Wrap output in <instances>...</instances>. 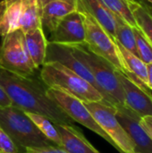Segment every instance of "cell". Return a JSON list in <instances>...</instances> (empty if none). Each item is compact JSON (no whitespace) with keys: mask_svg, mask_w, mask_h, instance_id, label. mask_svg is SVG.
<instances>
[{"mask_svg":"<svg viewBox=\"0 0 152 153\" xmlns=\"http://www.w3.org/2000/svg\"><path fill=\"white\" fill-rule=\"evenodd\" d=\"M0 86L13 106L25 112L43 115L55 125H74L75 122L47 96V87L31 77L11 73L0 66Z\"/></svg>","mask_w":152,"mask_h":153,"instance_id":"obj_1","label":"cell"},{"mask_svg":"<svg viewBox=\"0 0 152 153\" xmlns=\"http://www.w3.org/2000/svg\"><path fill=\"white\" fill-rule=\"evenodd\" d=\"M0 126L11 138L19 153L30 148L55 145L37 128L26 112L15 106L0 108Z\"/></svg>","mask_w":152,"mask_h":153,"instance_id":"obj_2","label":"cell"},{"mask_svg":"<svg viewBox=\"0 0 152 153\" xmlns=\"http://www.w3.org/2000/svg\"><path fill=\"white\" fill-rule=\"evenodd\" d=\"M40 79L47 88L62 90L84 103L105 101L101 93L90 83L59 63H44L40 70Z\"/></svg>","mask_w":152,"mask_h":153,"instance_id":"obj_3","label":"cell"},{"mask_svg":"<svg viewBox=\"0 0 152 153\" xmlns=\"http://www.w3.org/2000/svg\"><path fill=\"white\" fill-rule=\"evenodd\" d=\"M74 54L90 70L104 100L111 105H125V94L116 75V69L85 46H72Z\"/></svg>","mask_w":152,"mask_h":153,"instance_id":"obj_4","label":"cell"},{"mask_svg":"<svg viewBox=\"0 0 152 153\" xmlns=\"http://www.w3.org/2000/svg\"><path fill=\"white\" fill-rule=\"evenodd\" d=\"M76 9L81 13L84 23L85 47L95 55L107 60L116 70L125 73V69L116 40L84 8L80 0H76Z\"/></svg>","mask_w":152,"mask_h":153,"instance_id":"obj_5","label":"cell"},{"mask_svg":"<svg viewBox=\"0 0 152 153\" xmlns=\"http://www.w3.org/2000/svg\"><path fill=\"white\" fill-rule=\"evenodd\" d=\"M0 66L22 76L32 77L36 74L38 69L29 56L22 30L3 37L0 46Z\"/></svg>","mask_w":152,"mask_h":153,"instance_id":"obj_6","label":"cell"},{"mask_svg":"<svg viewBox=\"0 0 152 153\" xmlns=\"http://www.w3.org/2000/svg\"><path fill=\"white\" fill-rule=\"evenodd\" d=\"M85 106L102 130L116 144L118 152L135 153L132 140L116 117V108L114 105L105 101H99L88 102L85 103Z\"/></svg>","mask_w":152,"mask_h":153,"instance_id":"obj_7","label":"cell"},{"mask_svg":"<svg viewBox=\"0 0 152 153\" xmlns=\"http://www.w3.org/2000/svg\"><path fill=\"white\" fill-rule=\"evenodd\" d=\"M46 91L47 96L74 122H77L87 127L88 129L91 130L117 150L116 144L109 138V136L102 130V128L94 119L93 116L89 111L83 101L59 89L47 88Z\"/></svg>","mask_w":152,"mask_h":153,"instance_id":"obj_8","label":"cell"},{"mask_svg":"<svg viewBox=\"0 0 152 153\" xmlns=\"http://www.w3.org/2000/svg\"><path fill=\"white\" fill-rule=\"evenodd\" d=\"M46 62H56L63 65L64 66L80 75L101 93V91L97 84L90 70L81 59L77 57L73 50L72 46L62 45L48 41L45 63Z\"/></svg>","mask_w":152,"mask_h":153,"instance_id":"obj_9","label":"cell"},{"mask_svg":"<svg viewBox=\"0 0 152 153\" xmlns=\"http://www.w3.org/2000/svg\"><path fill=\"white\" fill-rule=\"evenodd\" d=\"M116 117L129 135L135 153H152V141L140 124L141 117L125 105H115Z\"/></svg>","mask_w":152,"mask_h":153,"instance_id":"obj_10","label":"cell"},{"mask_svg":"<svg viewBox=\"0 0 152 153\" xmlns=\"http://www.w3.org/2000/svg\"><path fill=\"white\" fill-rule=\"evenodd\" d=\"M50 42L67 46H85V28L77 9L65 16L50 33Z\"/></svg>","mask_w":152,"mask_h":153,"instance_id":"obj_11","label":"cell"},{"mask_svg":"<svg viewBox=\"0 0 152 153\" xmlns=\"http://www.w3.org/2000/svg\"><path fill=\"white\" fill-rule=\"evenodd\" d=\"M116 75L124 91L125 105L141 117L152 116V92L143 90L118 70Z\"/></svg>","mask_w":152,"mask_h":153,"instance_id":"obj_12","label":"cell"},{"mask_svg":"<svg viewBox=\"0 0 152 153\" xmlns=\"http://www.w3.org/2000/svg\"><path fill=\"white\" fill-rule=\"evenodd\" d=\"M60 135L62 149L67 153H100L85 138L80 129L69 125H55Z\"/></svg>","mask_w":152,"mask_h":153,"instance_id":"obj_13","label":"cell"},{"mask_svg":"<svg viewBox=\"0 0 152 153\" xmlns=\"http://www.w3.org/2000/svg\"><path fill=\"white\" fill-rule=\"evenodd\" d=\"M76 10V4L64 0H53L47 3L40 12L42 28L51 33L68 13Z\"/></svg>","mask_w":152,"mask_h":153,"instance_id":"obj_14","label":"cell"},{"mask_svg":"<svg viewBox=\"0 0 152 153\" xmlns=\"http://www.w3.org/2000/svg\"><path fill=\"white\" fill-rule=\"evenodd\" d=\"M24 33V42L30 60L37 69L41 67L46 59L48 40L42 27L28 30Z\"/></svg>","mask_w":152,"mask_h":153,"instance_id":"obj_15","label":"cell"},{"mask_svg":"<svg viewBox=\"0 0 152 153\" xmlns=\"http://www.w3.org/2000/svg\"><path fill=\"white\" fill-rule=\"evenodd\" d=\"M84 8L96 19V21L115 39L116 19L102 0H80Z\"/></svg>","mask_w":152,"mask_h":153,"instance_id":"obj_16","label":"cell"},{"mask_svg":"<svg viewBox=\"0 0 152 153\" xmlns=\"http://www.w3.org/2000/svg\"><path fill=\"white\" fill-rule=\"evenodd\" d=\"M128 4L136 22L137 28L152 46V12L140 1L128 0Z\"/></svg>","mask_w":152,"mask_h":153,"instance_id":"obj_17","label":"cell"},{"mask_svg":"<svg viewBox=\"0 0 152 153\" xmlns=\"http://www.w3.org/2000/svg\"><path fill=\"white\" fill-rule=\"evenodd\" d=\"M22 16V2L18 0L3 7L0 15V33L4 37L6 34L20 30Z\"/></svg>","mask_w":152,"mask_h":153,"instance_id":"obj_18","label":"cell"},{"mask_svg":"<svg viewBox=\"0 0 152 153\" xmlns=\"http://www.w3.org/2000/svg\"><path fill=\"white\" fill-rule=\"evenodd\" d=\"M22 16L20 30L23 32L42 27L40 20V6L39 0H21Z\"/></svg>","mask_w":152,"mask_h":153,"instance_id":"obj_19","label":"cell"},{"mask_svg":"<svg viewBox=\"0 0 152 153\" xmlns=\"http://www.w3.org/2000/svg\"><path fill=\"white\" fill-rule=\"evenodd\" d=\"M119 54L121 56L124 66L125 73L130 72L137 76L141 81H142L145 84L148 83V71L147 65L136 55L133 54L126 48H125L122 45H120L117 41H116ZM148 85V84H147Z\"/></svg>","mask_w":152,"mask_h":153,"instance_id":"obj_20","label":"cell"},{"mask_svg":"<svg viewBox=\"0 0 152 153\" xmlns=\"http://www.w3.org/2000/svg\"><path fill=\"white\" fill-rule=\"evenodd\" d=\"M115 15V14H114ZM116 19V36L115 40L122 45L125 48L138 56L136 40L133 32V28L127 24L118 16L115 15Z\"/></svg>","mask_w":152,"mask_h":153,"instance_id":"obj_21","label":"cell"},{"mask_svg":"<svg viewBox=\"0 0 152 153\" xmlns=\"http://www.w3.org/2000/svg\"><path fill=\"white\" fill-rule=\"evenodd\" d=\"M26 115L30 118L33 124L37 126V128L55 145L58 147H62V142L60 135L56 130L55 124L48 119L47 117L36 113L26 112Z\"/></svg>","mask_w":152,"mask_h":153,"instance_id":"obj_22","label":"cell"},{"mask_svg":"<svg viewBox=\"0 0 152 153\" xmlns=\"http://www.w3.org/2000/svg\"><path fill=\"white\" fill-rule=\"evenodd\" d=\"M102 2L113 14L121 18L131 27L137 28L136 22L128 4V0H102Z\"/></svg>","mask_w":152,"mask_h":153,"instance_id":"obj_23","label":"cell"},{"mask_svg":"<svg viewBox=\"0 0 152 153\" xmlns=\"http://www.w3.org/2000/svg\"><path fill=\"white\" fill-rule=\"evenodd\" d=\"M133 32L136 40V48L138 56L146 64L152 63V46L148 41V39L144 37V35L141 32V30L137 28H133Z\"/></svg>","mask_w":152,"mask_h":153,"instance_id":"obj_24","label":"cell"},{"mask_svg":"<svg viewBox=\"0 0 152 153\" xmlns=\"http://www.w3.org/2000/svg\"><path fill=\"white\" fill-rule=\"evenodd\" d=\"M0 153H19L15 144L0 126Z\"/></svg>","mask_w":152,"mask_h":153,"instance_id":"obj_25","label":"cell"},{"mask_svg":"<svg viewBox=\"0 0 152 153\" xmlns=\"http://www.w3.org/2000/svg\"><path fill=\"white\" fill-rule=\"evenodd\" d=\"M25 153H67L61 147L56 145H50L40 148H30L27 149Z\"/></svg>","mask_w":152,"mask_h":153,"instance_id":"obj_26","label":"cell"},{"mask_svg":"<svg viewBox=\"0 0 152 153\" xmlns=\"http://www.w3.org/2000/svg\"><path fill=\"white\" fill-rule=\"evenodd\" d=\"M140 124L152 141V116L142 117L140 120Z\"/></svg>","mask_w":152,"mask_h":153,"instance_id":"obj_27","label":"cell"},{"mask_svg":"<svg viewBox=\"0 0 152 153\" xmlns=\"http://www.w3.org/2000/svg\"><path fill=\"white\" fill-rule=\"evenodd\" d=\"M12 105V101L4 91V89L0 86V108L8 107Z\"/></svg>","mask_w":152,"mask_h":153,"instance_id":"obj_28","label":"cell"},{"mask_svg":"<svg viewBox=\"0 0 152 153\" xmlns=\"http://www.w3.org/2000/svg\"><path fill=\"white\" fill-rule=\"evenodd\" d=\"M147 71H148V87L152 91V63L147 65Z\"/></svg>","mask_w":152,"mask_h":153,"instance_id":"obj_29","label":"cell"},{"mask_svg":"<svg viewBox=\"0 0 152 153\" xmlns=\"http://www.w3.org/2000/svg\"><path fill=\"white\" fill-rule=\"evenodd\" d=\"M50 1H53V0H39V6H40V10L41 8L48 2ZM64 1H67V2H70V3H73V4H76V0H64Z\"/></svg>","mask_w":152,"mask_h":153,"instance_id":"obj_30","label":"cell"},{"mask_svg":"<svg viewBox=\"0 0 152 153\" xmlns=\"http://www.w3.org/2000/svg\"><path fill=\"white\" fill-rule=\"evenodd\" d=\"M16 1H18V0H4V6H7L10 4H12L13 2H16Z\"/></svg>","mask_w":152,"mask_h":153,"instance_id":"obj_31","label":"cell"},{"mask_svg":"<svg viewBox=\"0 0 152 153\" xmlns=\"http://www.w3.org/2000/svg\"><path fill=\"white\" fill-rule=\"evenodd\" d=\"M147 1H148V2H150L151 4H152V0H147Z\"/></svg>","mask_w":152,"mask_h":153,"instance_id":"obj_32","label":"cell"},{"mask_svg":"<svg viewBox=\"0 0 152 153\" xmlns=\"http://www.w3.org/2000/svg\"><path fill=\"white\" fill-rule=\"evenodd\" d=\"M136 1H139V0H136Z\"/></svg>","mask_w":152,"mask_h":153,"instance_id":"obj_33","label":"cell"}]
</instances>
